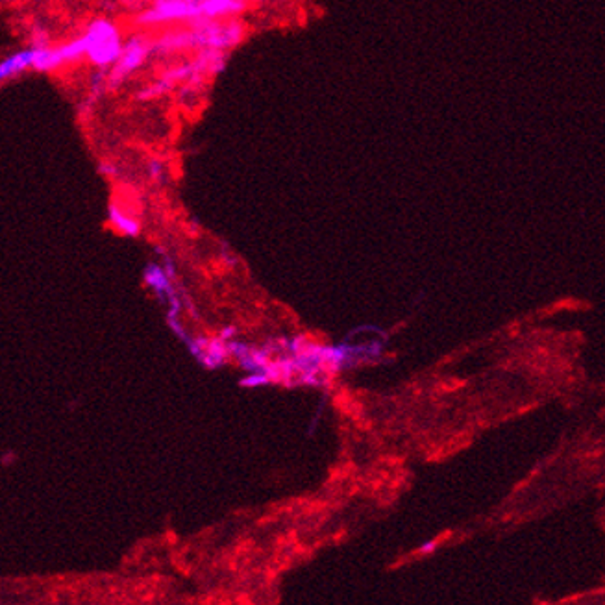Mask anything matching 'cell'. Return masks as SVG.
I'll use <instances>...</instances> for the list:
<instances>
[{"mask_svg": "<svg viewBox=\"0 0 605 605\" xmlns=\"http://www.w3.org/2000/svg\"><path fill=\"white\" fill-rule=\"evenodd\" d=\"M86 59L91 65L99 69L114 67L121 58L124 43H122L121 30L115 23L108 19H96L87 26L86 34Z\"/></svg>", "mask_w": 605, "mask_h": 605, "instance_id": "obj_1", "label": "cell"}, {"mask_svg": "<svg viewBox=\"0 0 605 605\" xmlns=\"http://www.w3.org/2000/svg\"><path fill=\"white\" fill-rule=\"evenodd\" d=\"M193 34V49H211L226 52L239 45L244 36V28L235 19H222V21H194L187 23Z\"/></svg>", "mask_w": 605, "mask_h": 605, "instance_id": "obj_2", "label": "cell"}, {"mask_svg": "<svg viewBox=\"0 0 605 605\" xmlns=\"http://www.w3.org/2000/svg\"><path fill=\"white\" fill-rule=\"evenodd\" d=\"M206 0H154V4L137 15L141 26H159L169 23H193L202 17Z\"/></svg>", "mask_w": 605, "mask_h": 605, "instance_id": "obj_3", "label": "cell"}, {"mask_svg": "<svg viewBox=\"0 0 605 605\" xmlns=\"http://www.w3.org/2000/svg\"><path fill=\"white\" fill-rule=\"evenodd\" d=\"M152 52V41L146 36H143V34H136V36H131L130 39L124 41L121 58L117 59V64L109 71L108 89H117L130 74H134L137 69L143 67V64L149 59Z\"/></svg>", "mask_w": 605, "mask_h": 605, "instance_id": "obj_4", "label": "cell"}, {"mask_svg": "<svg viewBox=\"0 0 605 605\" xmlns=\"http://www.w3.org/2000/svg\"><path fill=\"white\" fill-rule=\"evenodd\" d=\"M193 49V34L191 28H174L163 32L158 39L152 41V50L159 54L180 52V50Z\"/></svg>", "mask_w": 605, "mask_h": 605, "instance_id": "obj_5", "label": "cell"}, {"mask_svg": "<svg viewBox=\"0 0 605 605\" xmlns=\"http://www.w3.org/2000/svg\"><path fill=\"white\" fill-rule=\"evenodd\" d=\"M246 8V0H206L200 21H222L235 19ZM194 23V21H193Z\"/></svg>", "mask_w": 605, "mask_h": 605, "instance_id": "obj_6", "label": "cell"}, {"mask_svg": "<svg viewBox=\"0 0 605 605\" xmlns=\"http://www.w3.org/2000/svg\"><path fill=\"white\" fill-rule=\"evenodd\" d=\"M34 58H36V50L24 49L17 50L14 54H9L0 61V80H11V78L23 74L28 69H34Z\"/></svg>", "mask_w": 605, "mask_h": 605, "instance_id": "obj_7", "label": "cell"}, {"mask_svg": "<svg viewBox=\"0 0 605 605\" xmlns=\"http://www.w3.org/2000/svg\"><path fill=\"white\" fill-rule=\"evenodd\" d=\"M36 50V58H34V71L37 73H52L56 69L64 67L65 59L59 52V46L52 49V46H46V49H34Z\"/></svg>", "mask_w": 605, "mask_h": 605, "instance_id": "obj_8", "label": "cell"}, {"mask_svg": "<svg viewBox=\"0 0 605 605\" xmlns=\"http://www.w3.org/2000/svg\"><path fill=\"white\" fill-rule=\"evenodd\" d=\"M86 50H87V43L84 36L74 37V39L67 41L65 45L59 46V52H61V56H64L65 65L76 64V61H80L81 58H86Z\"/></svg>", "mask_w": 605, "mask_h": 605, "instance_id": "obj_9", "label": "cell"}, {"mask_svg": "<svg viewBox=\"0 0 605 605\" xmlns=\"http://www.w3.org/2000/svg\"><path fill=\"white\" fill-rule=\"evenodd\" d=\"M109 219H111V224L117 228L119 231L126 235H136L139 231V224H137L134 219L128 217V213L121 211L117 206H111L109 208Z\"/></svg>", "mask_w": 605, "mask_h": 605, "instance_id": "obj_10", "label": "cell"}, {"mask_svg": "<svg viewBox=\"0 0 605 605\" xmlns=\"http://www.w3.org/2000/svg\"><path fill=\"white\" fill-rule=\"evenodd\" d=\"M437 546H439L437 541H428L420 546V551H422V554H434V551L437 550Z\"/></svg>", "mask_w": 605, "mask_h": 605, "instance_id": "obj_11", "label": "cell"}]
</instances>
